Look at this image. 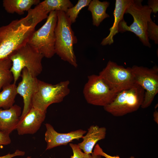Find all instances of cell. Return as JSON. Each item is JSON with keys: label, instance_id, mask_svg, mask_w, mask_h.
<instances>
[{"label": "cell", "instance_id": "8992f818", "mask_svg": "<svg viewBox=\"0 0 158 158\" xmlns=\"http://www.w3.org/2000/svg\"><path fill=\"white\" fill-rule=\"evenodd\" d=\"M70 81H62L52 84L38 80L32 101V107L47 112L51 104L62 102L70 93Z\"/></svg>", "mask_w": 158, "mask_h": 158}, {"label": "cell", "instance_id": "4316f807", "mask_svg": "<svg viewBox=\"0 0 158 158\" xmlns=\"http://www.w3.org/2000/svg\"><path fill=\"white\" fill-rule=\"evenodd\" d=\"M147 4V5L151 10L152 13H156L158 11V0H149Z\"/></svg>", "mask_w": 158, "mask_h": 158}, {"label": "cell", "instance_id": "9c48e42d", "mask_svg": "<svg viewBox=\"0 0 158 158\" xmlns=\"http://www.w3.org/2000/svg\"><path fill=\"white\" fill-rule=\"evenodd\" d=\"M83 93L88 103L103 107L111 103L118 93L111 90L99 75L95 74L88 76Z\"/></svg>", "mask_w": 158, "mask_h": 158}, {"label": "cell", "instance_id": "f546056e", "mask_svg": "<svg viewBox=\"0 0 158 158\" xmlns=\"http://www.w3.org/2000/svg\"><path fill=\"white\" fill-rule=\"evenodd\" d=\"M92 158H101V157L100 156L95 155L93 152L92 153Z\"/></svg>", "mask_w": 158, "mask_h": 158}, {"label": "cell", "instance_id": "7a4b0ae2", "mask_svg": "<svg viewBox=\"0 0 158 158\" xmlns=\"http://www.w3.org/2000/svg\"><path fill=\"white\" fill-rule=\"evenodd\" d=\"M72 24L65 13L57 11V21L55 29V51L62 60L75 68L78 64L73 50L77 39L73 30Z\"/></svg>", "mask_w": 158, "mask_h": 158}, {"label": "cell", "instance_id": "83f0119b", "mask_svg": "<svg viewBox=\"0 0 158 158\" xmlns=\"http://www.w3.org/2000/svg\"><path fill=\"white\" fill-rule=\"evenodd\" d=\"M25 154V152L17 150L13 153H9L6 155L0 156V158H12L17 156H23Z\"/></svg>", "mask_w": 158, "mask_h": 158}, {"label": "cell", "instance_id": "f1b7e54d", "mask_svg": "<svg viewBox=\"0 0 158 158\" xmlns=\"http://www.w3.org/2000/svg\"><path fill=\"white\" fill-rule=\"evenodd\" d=\"M154 120V121L158 124V112L157 111L155 110L153 113Z\"/></svg>", "mask_w": 158, "mask_h": 158}, {"label": "cell", "instance_id": "5bb4252c", "mask_svg": "<svg viewBox=\"0 0 158 158\" xmlns=\"http://www.w3.org/2000/svg\"><path fill=\"white\" fill-rule=\"evenodd\" d=\"M22 112L21 107L16 104L8 109H0V131L10 134L16 130Z\"/></svg>", "mask_w": 158, "mask_h": 158}, {"label": "cell", "instance_id": "cb8c5ba5", "mask_svg": "<svg viewBox=\"0 0 158 158\" xmlns=\"http://www.w3.org/2000/svg\"><path fill=\"white\" fill-rule=\"evenodd\" d=\"M69 146L72 150L73 155L70 158H92L91 154H87L83 152L78 145L70 143Z\"/></svg>", "mask_w": 158, "mask_h": 158}, {"label": "cell", "instance_id": "2e32d148", "mask_svg": "<svg viewBox=\"0 0 158 158\" xmlns=\"http://www.w3.org/2000/svg\"><path fill=\"white\" fill-rule=\"evenodd\" d=\"M132 0H116L113 14L114 21L112 26L109 28V35L104 38L101 44L102 46L111 45L114 42V37L118 32L120 23L123 20V16L128 6Z\"/></svg>", "mask_w": 158, "mask_h": 158}, {"label": "cell", "instance_id": "6da1fadb", "mask_svg": "<svg viewBox=\"0 0 158 158\" xmlns=\"http://www.w3.org/2000/svg\"><path fill=\"white\" fill-rule=\"evenodd\" d=\"M37 24L29 14L0 27V60L26 44Z\"/></svg>", "mask_w": 158, "mask_h": 158}, {"label": "cell", "instance_id": "277c9868", "mask_svg": "<svg viewBox=\"0 0 158 158\" xmlns=\"http://www.w3.org/2000/svg\"><path fill=\"white\" fill-rule=\"evenodd\" d=\"M44 57L27 43L12 53L8 58L12 62L11 71L13 83H16L24 68L27 69L32 76L37 77L42 71V62Z\"/></svg>", "mask_w": 158, "mask_h": 158}, {"label": "cell", "instance_id": "484cf974", "mask_svg": "<svg viewBox=\"0 0 158 158\" xmlns=\"http://www.w3.org/2000/svg\"><path fill=\"white\" fill-rule=\"evenodd\" d=\"M11 140L9 134L0 131V146L10 144Z\"/></svg>", "mask_w": 158, "mask_h": 158}, {"label": "cell", "instance_id": "9a60e30c", "mask_svg": "<svg viewBox=\"0 0 158 158\" xmlns=\"http://www.w3.org/2000/svg\"><path fill=\"white\" fill-rule=\"evenodd\" d=\"M106 132V128L104 127L91 126L88 129L86 135L83 137V141L77 145L84 153L92 154L93 148L96 143L105 138Z\"/></svg>", "mask_w": 158, "mask_h": 158}, {"label": "cell", "instance_id": "ba28073f", "mask_svg": "<svg viewBox=\"0 0 158 158\" xmlns=\"http://www.w3.org/2000/svg\"><path fill=\"white\" fill-rule=\"evenodd\" d=\"M99 75L116 93L132 87L135 83L131 67L125 68L110 60Z\"/></svg>", "mask_w": 158, "mask_h": 158}, {"label": "cell", "instance_id": "4fadbf2b", "mask_svg": "<svg viewBox=\"0 0 158 158\" xmlns=\"http://www.w3.org/2000/svg\"><path fill=\"white\" fill-rule=\"evenodd\" d=\"M46 113L32 107L26 115L20 119L16 128L18 134L23 135L36 133L44 121Z\"/></svg>", "mask_w": 158, "mask_h": 158}, {"label": "cell", "instance_id": "4dcf8cb0", "mask_svg": "<svg viewBox=\"0 0 158 158\" xmlns=\"http://www.w3.org/2000/svg\"><path fill=\"white\" fill-rule=\"evenodd\" d=\"M27 158H32L31 157H27Z\"/></svg>", "mask_w": 158, "mask_h": 158}, {"label": "cell", "instance_id": "3957f363", "mask_svg": "<svg viewBox=\"0 0 158 158\" xmlns=\"http://www.w3.org/2000/svg\"><path fill=\"white\" fill-rule=\"evenodd\" d=\"M141 0H132L128 6L125 13H129L133 17V21L128 26L123 20L119 23L118 32L129 31L134 33L145 46L151 47L147 33L148 22L151 20L152 11L147 5H142Z\"/></svg>", "mask_w": 158, "mask_h": 158}, {"label": "cell", "instance_id": "52a82bcc", "mask_svg": "<svg viewBox=\"0 0 158 158\" xmlns=\"http://www.w3.org/2000/svg\"><path fill=\"white\" fill-rule=\"evenodd\" d=\"M57 21V11L50 12L45 23L32 33L27 43L47 58L55 54L54 31Z\"/></svg>", "mask_w": 158, "mask_h": 158}, {"label": "cell", "instance_id": "8fae6325", "mask_svg": "<svg viewBox=\"0 0 158 158\" xmlns=\"http://www.w3.org/2000/svg\"><path fill=\"white\" fill-rule=\"evenodd\" d=\"M21 81L17 86V94L23 98L24 106L20 119L23 117L32 107V98L36 90L38 80L32 76L26 68L21 73Z\"/></svg>", "mask_w": 158, "mask_h": 158}, {"label": "cell", "instance_id": "d4e9b609", "mask_svg": "<svg viewBox=\"0 0 158 158\" xmlns=\"http://www.w3.org/2000/svg\"><path fill=\"white\" fill-rule=\"evenodd\" d=\"M95 155L103 156L106 158H121L119 156H111L104 152L99 145L97 144L95 146L93 152ZM129 158H135L133 156H131Z\"/></svg>", "mask_w": 158, "mask_h": 158}, {"label": "cell", "instance_id": "ffe728a7", "mask_svg": "<svg viewBox=\"0 0 158 158\" xmlns=\"http://www.w3.org/2000/svg\"><path fill=\"white\" fill-rule=\"evenodd\" d=\"M39 4L44 11L48 13L53 11L66 13L69 8L73 6L69 0H45Z\"/></svg>", "mask_w": 158, "mask_h": 158}, {"label": "cell", "instance_id": "603a6c76", "mask_svg": "<svg viewBox=\"0 0 158 158\" xmlns=\"http://www.w3.org/2000/svg\"><path fill=\"white\" fill-rule=\"evenodd\" d=\"M147 33L149 39L154 41L156 44H158V26L152 20L148 22Z\"/></svg>", "mask_w": 158, "mask_h": 158}, {"label": "cell", "instance_id": "5b68a950", "mask_svg": "<svg viewBox=\"0 0 158 158\" xmlns=\"http://www.w3.org/2000/svg\"><path fill=\"white\" fill-rule=\"evenodd\" d=\"M144 90L137 83L118 92L113 101L104 107V110L116 117L124 116L137 111L144 101Z\"/></svg>", "mask_w": 158, "mask_h": 158}, {"label": "cell", "instance_id": "44dd1931", "mask_svg": "<svg viewBox=\"0 0 158 158\" xmlns=\"http://www.w3.org/2000/svg\"><path fill=\"white\" fill-rule=\"evenodd\" d=\"M12 65L11 61L9 58L0 60V91L13 80L11 71Z\"/></svg>", "mask_w": 158, "mask_h": 158}, {"label": "cell", "instance_id": "d6986e66", "mask_svg": "<svg viewBox=\"0 0 158 158\" xmlns=\"http://www.w3.org/2000/svg\"><path fill=\"white\" fill-rule=\"evenodd\" d=\"M16 83H11L2 88L0 92V108L8 109L13 105L17 94Z\"/></svg>", "mask_w": 158, "mask_h": 158}, {"label": "cell", "instance_id": "7c38bea8", "mask_svg": "<svg viewBox=\"0 0 158 158\" xmlns=\"http://www.w3.org/2000/svg\"><path fill=\"white\" fill-rule=\"evenodd\" d=\"M46 131L45 140L47 143L46 150H49L57 146L65 145L74 140H79L87 133L85 130L79 129L66 133L57 132L50 124H45Z\"/></svg>", "mask_w": 158, "mask_h": 158}, {"label": "cell", "instance_id": "e0dca14e", "mask_svg": "<svg viewBox=\"0 0 158 158\" xmlns=\"http://www.w3.org/2000/svg\"><path fill=\"white\" fill-rule=\"evenodd\" d=\"M40 2L39 0H4L2 4L7 13L22 15L25 12H28L33 5H37Z\"/></svg>", "mask_w": 158, "mask_h": 158}, {"label": "cell", "instance_id": "30bf717a", "mask_svg": "<svg viewBox=\"0 0 158 158\" xmlns=\"http://www.w3.org/2000/svg\"><path fill=\"white\" fill-rule=\"evenodd\" d=\"M135 83L145 90L144 98L141 107H149L158 92V68H152L134 65L131 68Z\"/></svg>", "mask_w": 158, "mask_h": 158}, {"label": "cell", "instance_id": "7402d4cb", "mask_svg": "<svg viewBox=\"0 0 158 158\" xmlns=\"http://www.w3.org/2000/svg\"><path fill=\"white\" fill-rule=\"evenodd\" d=\"M91 1V0H79L75 6L67 10L65 13L72 24L75 22L80 11L84 7L88 6Z\"/></svg>", "mask_w": 158, "mask_h": 158}, {"label": "cell", "instance_id": "ac0fdd59", "mask_svg": "<svg viewBox=\"0 0 158 158\" xmlns=\"http://www.w3.org/2000/svg\"><path fill=\"white\" fill-rule=\"evenodd\" d=\"M110 3L105 1H101L98 0H93L88 5V10L92 13L93 25L98 27L105 19L109 17L106 13V10Z\"/></svg>", "mask_w": 158, "mask_h": 158}]
</instances>
